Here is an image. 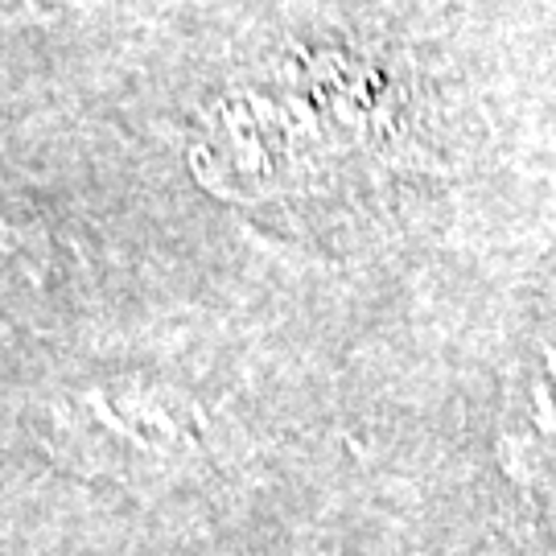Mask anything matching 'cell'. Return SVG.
<instances>
[{
    "label": "cell",
    "mask_w": 556,
    "mask_h": 556,
    "mask_svg": "<svg viewBox=\"0 0 556 556\" xmlns=\"http://www.w3.org/2000/svg\"><path fill=\"white\" fill-rule=\"evenodd\" d=\"M59 425L91 470L116 478H174L211 457L206 413L186 396H87Z\"/></svg>",
    "instance_id": "6da1fadb"
},
{
    "label": "cell",
    "mask_w": 556,
    "mask_h": 556,
    "mask_svg": "<svg viewBox=\"0 0 556 556\" xmlns=\"http://www.w3.org/2000/svg\"><path fill=\"white\" fill-rule=\"evenodd\" d=\"M498 462L519 491L556 498V355H544L523 371L516 396H507L498 429Z\"/></svg>",
    "instance_id": "7a4b0ae2"
}]
</instances>
